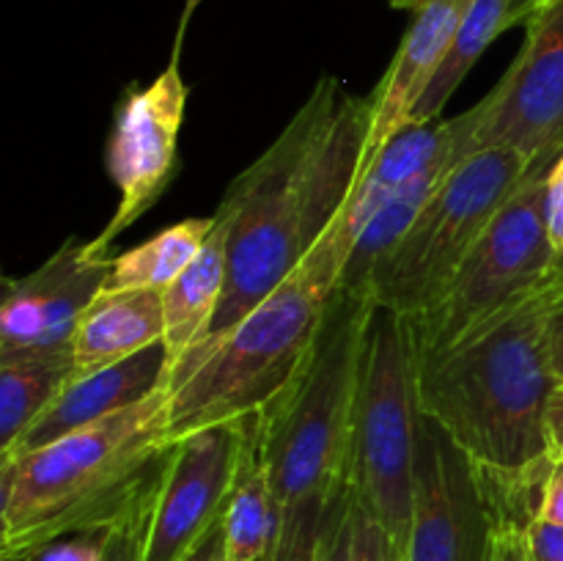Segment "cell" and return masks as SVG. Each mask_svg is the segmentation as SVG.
<instances>
[{"mask_svg": "<svg viewBox=\"0 0 563 561\" xmlns=\"http://www.w3.org/2000/svg\"><path fill=\"white\" fill-rule=\"evenodd\" d=\"M563 302V256L548 278L443 355H418L421 416L482 476L500 517L528 528L553 468L555 374L550 319Z\"/></svg>", "mask_w": 563, "mask_h": 561, "instance_id": "1", "label": "cell"}, {"mask_svg": "<svg viewBox=\"0 0 563 561\" xmlns=\"http://www.w3.org/2000/svg\"><path fill=\"white\" fill-rule=\"evenodd\" d=\"M372 124L374 94H346L339 77H322L231 182L214 212L229 237V280L207 339L234 328L333 229L355 190Z\"/></svg>", "mask_w": 563, "mask_h": 561, "instance_id": "2", "label": "cell"}, {"mask_svg": "<svg viewBox=\"0 0 563 561\" xmlns=\"http://www.w3.org/2000/svg\"><path fill=\"white\" fill-rule=\"evenodd\" d=\"M168 385L27 454L0 460V556L104 531L157 490L168 457Z\"/></svg>", "mask_w": 563, "mask_h": 561, "instance_id": "3", "label": "cell"}, {"mask_svg": "<svg viewBox=\"0 0 563 561\" xmlns=\"http://www.w3.org/2000/svg\"><path fill=\"white\" fill-rule=\"evenodd\" d=\"M350 245L330 229L300 267L225 333L203 339L168 377L170 440L273 405L311 358Z\"/></svg>", "mask_w": 563, "mask_h": 561, "instance_id": "4", "label": "cell"}, {"mask_svg": "<svg viewBox=\"0 0 563 561\" xmlns=\"http://www.w3.org/2000/svg\"><path fill=\"white\" fill-rule=\"evenodd\" d=\"M374 302L339 289L311 358L256 416V454L280 512L344 487Z\"/></svg>", "mask_w": 563, "mask_h": 561, "instance_id": "5", "label": "cell"}, {"mask_svg": "<svg viewBox=\"0 0 563 561\" xmlns=\"http://www.w3.org/2000/svg\"><path fill=\"white\" fill-rule=\"evenodd\" d=\"M421 427L416 333L410 319L377 306L366 333L344 484L405 550L416 515Z\"/></svg>", "mask_w": 563, "mask_h": 561, "instance_id": "6", "label": "cell"}, {"mask_svg": "<svg viewBox=\"0 0 563 561\" xmlns=\"http://www.w3.org/2000/svg\"><path fill=\"white\" fill-rule=\"evenodd\" d=\"M528 174V160L511 148L467 154L372 275L368 300L407 319L423 317Z\"/></svg>", "mask_w": 563, "mask_h": 561, "instance_id": "7", "label": "cell"}, {"mask_svg": "<svg viewBox=\"0 0 563 561\" xmlns=\"http://www.w3.org/2000/svg\"><path fill=\"white\" fill-rule=\"evenodd\" d=\"M548 170L533 168L473 245L449 289L423 317L410 319L418 355L454 350L487 319L542 284L559 264L548 234Z\"/></svg>", "mask_w": 563, "mask_h": 561, "instance_id": "8", "label": "cell"}, {"mask_svg": "<svg viewBox=\"0 0 563 561\" xmlns=\"http://www.w3.org/2000/svg\"><path fill=\"white\" fill-rule=\"evenodd\" d=\"M256 416L174 440L163 462L141 561H185L223 520L245 468Z\"/></svg>", "mask_w": 563, "mask_h": 561, "instance_id": "9", "label": "cell"}, {"mask_svg": "<svg viewBox=\"0 0 563 561\" xmlns=\"http://www.w3.org/2000/svg\"><path fill=\"white\" fill-rule=\"evenodd\" d=\"M179 44L168 66L148 86L130 88L115 110L108 138V176L119 187V207L110 223L91 240L93 253L110 256L121 231L141 220L168 190L176 174V154L187 110V82L181 77Z\"/></svg>", "mask_w": 563, "mask_h": 561, "instance_id": "10", "label": "cell"}, {"mask_svg": "<svg viewBox=\"0 0 563 561\" xmlns=\"http://www.w3.org/2000/svg\"><path fill=\"white\" fill-rule=\"evenodd\" d=\"M476 148H511L533 168L563 152V0L526 20V42L478 102Z\"/></svg>", "mask_w": 563, "mask_h": 561, "instance_id": "11", "label": "cell"}, {"mask_svg": "<svg viewBox=\"0 0 563 561\" xmlns=\"http://www.w3.org/2000/svg\"><path fill=\"white\" fill-rule=\"evenodd\" d=\"M500 526L504 517L465 451L423 418L407 561H495Z\"/></svg>", "mask_w": 563, "mask_h": 561, "instance_id": "12", "label": "cell"}, {"mask_svg": "<svg viewBox=\"0 0 563 561\" xmlns=\"http://www.w3.org/2000/svg\"><path fill=\"white\" fill-rule=\"evenodd\" d=\"M110 256L69 240L33 273L5 284L0 302V363L71 358L82 311L102 292Z\"/></svg>", "mask_w": 563, "mask_h": 561, "instance_id": "13", "label": "cell"}, {"mask_svg": "<svg viewBox=\"0 0 563 561\" xmlns=\"http://www.w3.org/2000/svg\"><path fill=\"white\" fill-rule=\"evenodd\" d=\"M482 108L478 102L454 119H434L427 124H407L366 160L352 190L350 201L341 209L333 229L341 240L355 245L366 220L388 201L390 196L434 168H449L476 152V130Z\"/></svg>", "mask_w": 563, "mask_h": 561, "instance_id": "14", "label": "cell"}, {"mask_svg": "<svg viewBox=\"0 0 563 561\" xmlns=\"http://www.w3.org/2000/svg\"><path fill=\"white\" fill-rule=\"evenodd\" d=\"M168 377L170 366L165 344L148 346L126 361L97 369V372H75L64 391L49 402L47 410L16 440L9 454H0V460L42 449V446L55 443V440L88 427V424H97L124 407L137 405V402L148 399L154 391L165 388Z\"/></svg>", "mask_w": 563, "mask_h": 561, "instance_id": "15", "label": "cell"}, {"mask_svg": "<svg viewBox=\"0 0 563 561\" xmlns=\"http://www.w3.org/2000/svg\"><path fill=\"white\" fill-rule=\"evenodd\" d=\"M473 0H418L416 16L390 61L388 72L374 88V124L366 160L374 157L401 127L410 124L418 99L449 58L451 44ZM363 160V165H366Z\"/></svg>", "mask_w": 563, "mask_h": 561, "instance_id": "16", "label": "cell"}, {"mask_svg": "<svg viewBox=\"0 0 563 561\" xmlns=\"http://www.w3.org/2000/svg\"><path fill=\"white\" fill-rule=\"evenodd\" d=\"M165 339L163 292H99L82 311L71 339L75 372H97Z\"/></svg>", "mask_w": 563, "mask_h": 561, "instance_id": "17", "label": "cell"}, {"mask_svg": "<svg viewBox=\"0 0 563 561\" xmlns=\"http://www.w3.org/2000/svg\"><path fill=\"white\" fill-rule=\"evenodd\" d=\"M225 280H229V237H225V226L214 215V231L209 234L207 245L192 258L190 267L168 289H163V344L170 369L198 341L207 339L225 295Z\"/></svg>", "mask_w": 563, "mask_h": 561, "instance_id": "18", "label": "cell"}, {"mask_svg": "<svg viewBox=\"0 0 563 561\" xmlns=\"http://www.w3.org/2000/svg\"><path fill=\"white\" fill-rule=\"evenodd\" d=\"M456 165H449V168H434L429 170V174L418 176L416 182L401 187L396 196H390L388 201H385L383 207L366 220V226H363L361 234H357L355 245H352L350 251V258H346L344 264V275H341L339 289L350 292V295H357V297H366L372 275L377 273L379 264L394 253V248L399 245L401 237L410 231V226L416 223L418 215H421L423 207L432 201L438 187L443 185V179L456 168Z\"/></svg>", "mask_w": 563, "mask_h": 561, "instance_id": "19", "label": "cell"}, {"mask_svg": "<svg viewBox=\"0 0 563 561\" xmlns=\"http://www.w3.org/2000/svg\"><path fill=\"white\" fill-rule=\"evenodd\" d=\"M212 231L214 215H209V218H185L179 223L168 226V229L157 231L152 240L110 258L102 292L168 289L190 267L192 258L201 253Z\"/></svg>", "mask_w": 563, "mask_h": 561, "instance_id": "20", "label": "cell"}, {"mask_svg": "<svg viewBox=\"0 0 563 561\" xmlns=\"http://www.w3.org/2000/svg\"><path fill=\"white\" fill-rule=\"evenodd\" d=\"M225 561H267L280 531V506L256 454V427L245 468L223 515Z\"/></svg>", "mask_w": 563, "mask_h": 561, "instance_id": "21", "label": "cell"}, {"mask_svg": "<svg viewBox=\"0 0 563 561\" xmlns=\"http://www.w3.org/2000/svg\"><path fill=\"white\" fill-rule=\"evenodd\" d=\"M75 374L71 358L0 363V454L33 427Z\"/></svg>", "mask_w": 563, "mask_h": 561, "instance_id": "22", "label": "cell"}, {"mask_svg": "<svg viewBox=\"0 0 563 561\" xmlns=\"http://www.w3.org/2000/svg\"><path fill=\"white\" fill-rule=\"evenodd\" d=\"M506 14H509V0H473L471 11H467L460 31H456L454 44H451L449 58L443 61L434 80L429 82L427 94L418 99L410 124H427V121L440 119L449 99L454 97L462 80L471 75L484 50L509 28L506 25Z\"/></svg>", "mask_w": 563, "mask_h": 561, "instance_id": "23", "label": "cell"}, {"mask_svg": "<svg viewBox=\"0 0 563 561\" xmlns=\"http://www.w3.org/2000/svg\"><path fill=\"white\" fill-rule=\"evenodd\" d=\"M328 498H311L280 512V531L267 561H319Z\"/></svg>", "mask_w": 563, "mask_h": 561, "instance_id": "24", "label": "cell"}, {"mask_svg": "<svg viewBox=\"0 0 563 561\" xmlns=\"http://www.w3.org/2000/svg\"><path fill=\"white\" fill-rule=\"evenodd\" d=\"M319 561H355V501L346 484L330 495L324 509Z\"/></svg>", "mask_w": 563, "mask_h": 561, "instance_id": "25", "label": "cell"}, {"mask_svg": "<svg viewBox=\"0 0 563 561\" xmlns=\"http://www.w3.org/2000/svg\"><path fill=\"white\" fill-rule=\"evenodd\" d=\"M157 493V490H154ZM154 495L137 504L124 520L115 522L108 531V542H104L102 561H141L143 544H146L148 520H152Z\"/></svg>", "mask_w": 563, "mask_h": 561, "instance_id": "26", "label": "cell"}, {"mask_svg": "<svg viewBox=\"0 0 563 561\" xmlns=\"http://www.w3.org/2000/svg\"><path fill=\"white\" fill-rule=\"evenodd\" d=\"M355 501V498H352ZM355 561H407V550L355 504Z\"/></svg>", "mask_w": 563, "mask_h": 561, "instance_id": "27", "label": "cell"}, {"mask_svg": "<svg viewBox=\"0 0 563 561\" xmlns=\"http://www.w3.org/2000/svg\"><path fill=\"white\" fill-rule=\"evenodd\" d=\"M108 531H86L71 534V537L55 539V542L44 544L36 553H31L22 561H102L104 542H108Z\"/></svg>", "mask_w": 563, "mask_h": 561, "instance_id": "28", "label": "cell"}, {"mask_svg": "<svg viewBox=\"0 0 563 561\" xmlns=\"http://www.w3.org/2000/svg\"><path fill=\"white\" fill-rule=\"evenodd\" d=\"M528 561H563V522L533 517L526 528Z\"/></svg>", "mask_w": 563, "mask_h": 561, "instance_id": "29", "label": "cell"}, {"mask_svg": "<svg viewBox=\"0 0 563 561\" xmlns=\"http://www.w3.org/2000/svg\"><path fill=\"white\" fill-rule=\"evenodd\" d=\"M544 215H548V234L555 253L563 256V152L548 170V196H544Z\"/></svg>", "mask_w": 563, "mask_h": 561, "instance_id": "30", "label": "cell"}, {"mask_svg": "<svg viewBox=\"0 0 563 561\" xmlns=\"http://www.w3.org/2000/svg\"><path fill=\"white\" fill-rule=\"evenodd\" d=\"M537 517L548 522H563V460H553V468L544 479Z\"/></svg>", "mask_w": 563, "mask_h": 561, "instance_id": "31", "label": "cell"}, {"mask_svg": "<svg viewBox=\"0 0 563 561\" xmlns=\"http://www.w3.org/2000/svg\"><path fill=\"white\" fill-rule=\"evenodd\" d=\"M495 561H528L526 528L504 522L495 539Z\"/></svg>", "mask_w": 563, "mask_h": 561, "instance_id": "32", "label": "cell"}, {"mask_svg": "<svg viewBox=\"0 0 563 561\" xmlns=\"http://www.w3.org/2000/svg\"><path fill=\"white\" fill-rule=\"evenodd\" d=\"M185 561H225V528L223 520L214 522L212 531L190 550Z\"/></svg>", "mask_w": 563, "mask_h": 561, "instance_id": "33", "label": "cell"}, {"mask_svg": "<svg viewBox=\"0 0 563 561\" xmlns=\"http://www.w3.org/2000/svg\"><path fill=\"white\" fill-rule=\"evenodd\" d=\"M550 363H553L555 383H563V302L555 308L553 319H550ZM555 385V388H559Z\"/></svg>", "mask_w": 563, "mask_h": 561, "instance_id": "34", "label": "cell"}, {"mask_svg": "<svg viewBox=\"0 0 563 561\" xmlns=\"http://www.w3.org/2000/svg\"><path fill=\"white\" fill-rule=\"evenodd\" d=\"M553 0H509V14H506V25L517 28L526 25V20L531 14H537L539 9H544Z\"/></svg>", "mask_w": 563, "mask_h": 561, "instance_id": "35", "label": "cell"}, {"mask_svg": "<svg viewBox=\"0 0 563 561\" xmlns=\"http://www.w3.org/2000/svg\"><path fill=\"white\" fill-rule=\"evenodd\" d=\"M553 438H555L553 460H563V413L553 416Z\"/></svg>", "mask_w": 563, "mask_h": 561, "instance_id": "36", "label": "cell"}, {"mask_svg": "<svg viewBox=\"0 0 563 561\" xmlns=\"http://www.w3.org/2000/svg\"><path fill=\"white\" fill-rule=\"evenodd\" d=\"M559 413H563V383L555 388L553 394V407H550V418L559 416Z\"/></svg>", "mask_w": 563, "mask_h": 561, "instance_id": "37", "label": "cell"}, {"mask_svg": "<svg viewBox=\"0 0 563 561\" xmlns=\"http://www.w3.org/2000/svg\"><path fill=\"white\" fill-rule=\"evenodd\" d=\"M390 6H394V9H407V11H412L418 6V0H390Z\"/></svg>", "mask_w": 563, "mask_h": 561, "instance_id": "38", "label": "cell"}]
</instances>
